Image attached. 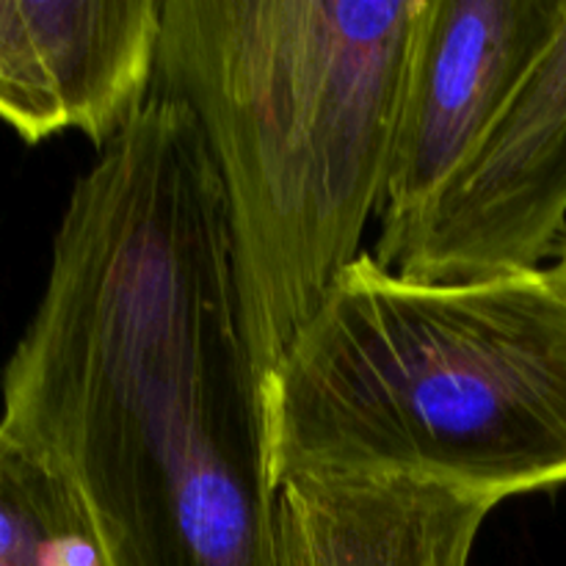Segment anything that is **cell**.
<instances>
[{
    "label": "cell",
    "instance_id": "cell-1",
    "mask_svg": "<svg viewBox=\"0 0 566 566\" xmlns=\"http://www.w3.org/2000/svg\"><path fill=\"white\" fill-rule=\"evenodd\" d=\"M0 401L105 566H280L224 188L180 99L153 94L72 186Z\"/></svg>",
    "mask_w": 566,
    "mask_h": 566
},
{
    "label": "cell",
    "instance_id": "cell-2",
    "mask_svg": "<svg viewBox=\"0 0 566 566\" xmlns=\"http://www.w3.org/2000/svg\"><path fill=\"white\" fill-rule=\"evenodd\" d=\"M271 486L420 481L501 503L566 484L553 269L409 280L359 254L263 381Z\"/></svg>",
    "mask_w": 566,
    "mask_h": 566
},
{
    "label": "cell",
    "instance_id": "cell-3",
    "mask_svg": "<svg viewBox=\"0 0 566 566\" xmlns=\"http://www.w3.org/2000/svg\"><path fill=\"white\" fill-rule=\"evenodd\" d=\"M420 0H164L153 94L219 171L260 385L385 202Z\"/></svg>",
    "mask_w": 566,
    "mask_h": 566
},
{
    "label": "cell",
    "instance_id": "cell-4",
    "mask_svg": "<svg viewBox=\"0 0 566 566\" xmlns=\"http://www.w3.org/2000/svg\"><path fill=\"white\" fill-rule=\"evenodd\" d=\"M566 238V20L440 191L379 232L374 260L409 280L536 271Z\"/></svg>",
    "mask_w": 566,
    "mask_h": 566
},
{
    "label": "cell",
    "instance_id": "cell-5",
    "mask_svg": "<svg viewBox=\"0 0 566 566\" xmlns=\"http://www.w3.org/2000/svg\"><path fill=\"white\" fill-rule=\"evenodd\" d=\"M566 20V0H420L403 64L381 230L473 153Z\"/></svg>",
    "mask_w": 566,
    "mask_h": 566
},
{
    "label": "cell",
    "instance_id": "cell-6",
    "mask_svg": "<svg viewBox=\"0 0 566 566\" xmlns=\"http://www.w3.org/2000/svg\"><path fill=\"white\" fill-rule=\"evenodd\" d=\"M160 28L164 0H0V122L105 149L153 97Z\"/></svg>",
    "mask_w": 566,
    "mask_h": 566
},
{
    "label": "cell",
    "instance_id": "cell-7",
    "mask_svg": "<svg viewBox=\"0 0 566 566\" xmlns=\"http://www.w3.org/2000/svg\"><path fill=\"white\" fill-rule=\"evenodd\" d=\"M497 503L420 481L287 479L280 566H470Z\"/></svg>",
    "mask_w": 566,
    "mask_h": 566
},
{
    "label": "cell",
    "instance_id": "cell-8",
    "mask_svg": "<svg viewBox=\"0 0 566 566\" xmlns=\"http://www.w3.org/2000/svg\"><path fill=\"white\" fill-rule=\"evenodd\" d=\"M0 566H105L70 481L0 426Z\"/></svg>",
    "mask_w": 566,
    "mask_h": 566
},
{
    "label": "cell",
    "instance_id": "cell-9",
    "mask_svg": "<svg viewBox=\"0 0 566 566\" xmlns=\"http://www.w3.org/2000/svg\"><path fill=\"white\" fill-rule=\"evenodd\" d=\"M556 276L558 280H562V285L566 287V238H564V243H562V249H558V263H556Z\"/></svg>",
    "mask_w": 566,
    "mask_h": 566
}]
</instances>
